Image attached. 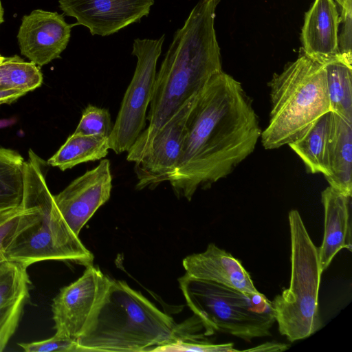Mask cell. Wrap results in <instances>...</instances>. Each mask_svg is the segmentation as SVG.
Listing matches in <instances>:
<instances>
[{
    "mask_svg": "<svg viewBox=\"0 0 352 352\" xmlns=\"http://www.w3.org/2000/svg\"><path fill=\"white\" fill-rule=\"evenodd\" d=\"M261 129L241 84L223 70L195 96L177 166L168 182L178 199L190 201L228 177L254 151Z\"/></svg>",
    "mask_w": 352,
    "mask_h": 352,
    "instance_id": "obj_1",
    "label": "cell"
},
{
    "mask_svg": "<svg viewBox=\"0 0 352 352\" xmlns=\"http://www.w3.org/2000/svg\"><path fill=\"white\" fill-rule=\"evenodd\" d=\"M221 0H199L184 24L174 34L156 73L148 126L127 151L126 160L141 158L159 129L209 79L222 70L220 47L214 28L216 9Z\"/></svg>",
    "mask_w": 352,
    "mask_h": 352,
    "instance_id": "obj_2",
    "label": "cell"
},
{
    "mask_svg": "<svg viewBox=\"0 0 352 352\" xmlns=\"http://www.w3.org/2000/svg\"><path fill=\"white\" fill-rule=\"evenodd\" d=\"M191 336L188 320L177 324L125 281L111 279L88 327L76 341L79 352H143L179 340L189 341Z\"/></svg>",
    "mask_w": 352,
    "mask_h": 352,
    "instance_id": "obj_3",
    "label": "cell"
},
{
    "mask_svg": "<svg viewBox=\"0 0 352 352\" xmlns=\"http://www.w3.org/2000/svg\"><path fill=\"white\" fill-rule=\"evenodd\" d=\"M46 162L30 150L23 169V199L34 208L30 220L17 232L5 252L6 261L28 267L42 261L93 265L94 256L61 215L45 180Z\"/></svg>",
    "mask_w": 352,
    "mask_h": 352,
    "instance_id": "obj_4",
    "label": "cell"
},
{
    "mask_svg": "<svg viewBox=\"0 0 352 352\" xmlns=\"http://www.w3.org/2000/svg\"><path fill=\"white\" fill-rule=\"evenodd\" d=\"M271 110L261 141L267 150L288 145L331 111L326 67L300 50L269 82Z\"/></svg>",
    "mask_w": 352,
    "mask_h": 352,
    "instance_id": "obj_5",
    "label": "cell"
},
{
    "mask_svg": "<svg viewBox=\"0 0 352 352\" xmlns=\"http://www.w3.org/2000/svg\"><path fill=\"white\" fill-rule=\"evenodd\" d=\"M178 282L187 305L210 335L217 331L249 342L271 336L274 311L260 292L246 293L186 273Z\"/></svg>",
    "mask_w": 352,
    "mask_h": 352,
    "instance_id": "obj_6",
    "label": "cell"
},
{
    "mask_svg": "<svg viewBox=\"0 0 352 352\" xmlns=\"http://www.w3.org/2000/svg\"><path fill=\"white\" fill-rule=\"evenodd\" d=\"M291 276L288 288L272 302L280 333L290 342L305 339L322 327L318 305L321 270L318 248L297 210L288 214Z\"/></svg>",
    "mask_w": 352,
    "mask_h": 352,
    "instance_id": "obj_7",
    "label": "cell"
},
{
    "mask_svg": "<svg viewBox=\"0 0 352 352\" xmlns=\"http://www.w3.org/2000/svg\"><path fill=\"white\" fill-rule=\"evenodd\" d=\"M164 39L163 34L158 38L133 41L131 54L137 58L135 69L109 138V149L116 154L127 152L145 128Z\"/></svg>",
    "mask_w": 352,
    "mask_h": 352,
    "instance_id": "obj_8",
    "label": "cell"
},
{
    "mask_svg": "<svg viewBox=\"0 0 352 352\" xmlns=\"http://www.w3.org/2000/svg\"><path fill=\"white\" fill-rule=\"evenodd\" d=\"M111 280L91 265L79 278L61 288L52 303L56 333L77 340L88 327Z\"/></svg>",
    "mask_w": 352,
    "mask_h": 352,
    "instance_id": "obj_9",
    "label": "cell"
},
{
    "mask_svg": "<svg viewBox=\"0 0 352 352\" xmlns=\"http://www.w3.org/2000/svg\"><path fill=\"white\" fill-rule=\"evenodd\" d=\"M195 96L159 129L144 155L134 162L137 190L154 189L168 181L174 173L182 154L186 122Z\"/></svg>",
    "mask_w": 352,
    "mask_h": 352,
    "instance_id": "obj_10",
    "label": "cell"
},
{
    "mask_svg": "<svg viewBox=\"0 0 352 352\" xmlns=\"http://www.w3.org/2000/svg\"><path fill=\"white\" fill-rule=\"evenodd\" d=\"M111 189L110 162L104 159L54 195V199L69 228L79 236L83 226L109 199Z\"/></svg>",
    "mask_w": 352,
    "mask_h": 352,
    "instance_id": "obj_11",
    "label": "cell"
},
{
    "mask_svg": "<svg viewBox=\"0 0 352 352\" xmlns=\"http://www.w3.org/2000/svg\"><path fill=\"white\" fill-rule=\"evenodd\" d=\"M64 14L92 35L115 34L148 16L154 0H58Z\"/></svg>",
    "mask_w": 352,
    "mask_h": 352,
    "instance_id": "obj_12",
    "label": "cell"
},
{
    "mask_svg": "<svg viewBox=\"0 0 352 352\" xmlns=\"http://www.w3.org/2000/svg\"><path fill=\"white\" fill-rule=\"evenodd\" d=\"M75 25L57 12L32 10L22 17L16 35L21 54L38 67L50 63L66 49Z\"/></svg>",
    "mask_w": 352,
    "mask_h": 352,
    "instance_id": "obj_13",
    "label": "cell"
},
{
    "mask_svg": "<svg viewBox=\"0 0 352 352\" xmlns=\"http://www.w3.org/2000/svg\"><path fill=\"white\" fill-rule=\"evenodd\" d=\"M339 14L334 0H314L305 14L300 50L324 65L336 62L347 65L339 50Z\"/></svg>",
    "mask_w": 352,
    "mask_h": 352,
    "instance_id": "obj_14",
    "label": "cell"
},
{
    "mask_svg": "<svg viewBox=\"0 0 352 352\" xmlns=\"http://www.w3.org/2000/svg\"><path fill=\"white\" fill-rule=\"evenodd\" d=\"M182 264L186 274L194 278L246 293L259 292L241 261L214 243H209L205 251L185 257Z\"/></svg>",
    "mask_w": 352,
    "mask_h": 352,
    "instance_id": "obj_15",
    "label": "cell"
},
{
    "mask_svg": "<svg viewBox=\"0 0 352 352\" xmlns=\"http://www.w3.org/2000/svg\"><path fill=\"white\" fill-rule=\"evenodd\" d=\"M351 197L330 186L321 192L324 221L323 238L318 252L322 272L327 269L340 250H352Z\"/></svg>",
    "mask_w": 352,
    "mask_h": 352,
    "instance_id": "obj_16",
    "label": "cell"
},
{
    "mask_svg": "<svg viewBox=\"0 0 352 352\" xmlns=\"http://www.w3.org/2000/svg\"><path fill=\"white\" fill-rule=\"evenodd\" d=\"M28 267L14 261L0 263V352L15 333L30 297Z\"/></svg>",
    "mask_w": 352,
    "mask_h": 352,
    "instance_id": "obj_17",
    "label": "cell"
},
{
    "mask_svg": "<svg viewBox=\"0 0 352 352\" xmlns=\"http://www.w3.org/2000/svg\"><path fill=\"white\" fill-rule=\"evenodd\" d=\"M329 186L352 196V121L332 112L329 141Z\"/></svg>",
    "mask_w": 352,
    "mask_h": 352,
    "instance_id": "obj_18",
    "label": "cell"
},
{
    "mask_svg": "<svg viewBox=\"0 0 352 352\" xmlns=\"http://www.w3.org/2000/svg\"><path fill=\"white\" fill-rule=\"evenodd\" d=\"M332 112L318 118L296 140L288 144L304 163L307 172L330 175L329 141Z\"/></svg>",
    "mask_w": 352,
    "mask_h": 352,
    "instance_id": "obj_19",
    "label": "cell"
},
{
    "mask_svg": "<svg viewBox=\"0 0 352 352\" xmlns=\"http://www.w3.org/2000/svg\"><path fill=\"white\" fill-rule=\"evenodd\" d=\"M109 138L74 133L47 164L64 171L74 166L100 160L109 153Z\"/></svg>",
    "mask_w": 352,
    "mask_h": 352,
    "instance_id": "obj_20",
    "label": "cell"
},
{
    "mask_svg": "<svg viewBox=\"0 0 352 352\" xmlns=\"http://www.w3.org/2000/svg\"><path fill=\"white\" fill-rule=\"evenodd\" d=\"M24 164L17 151L0 147V210L21 205Z\"/></svg>",
    "mask_w": 352,
    "mask_h": 352,
    "instance_id": "obj_21",
    "label": "cell"
},
{
    "mask_svg": "<svg viewBox=\"0 0 352 352\" xmlns=\"http://www.w3.org/2000/svg\"><path fill=\"white\" fill-rule=\"evenodd\" d=\"M325 67L331 111L352 121V66L336 62Z\"/></svg>",
    "mask_w": 352,
    "mask_h": 352,
    "instance_id": "obj_22",
    "label": "cell"
},
{
    "mask_svg": "<svg viewBox=\"0 0 352 352\" xmlns=\"http://www.w3.org/2000/svg\"><path fill=\"white\" fill-rule=\"evenodd\" d=\"M43 74L37 65L15 55L0 63V90H19L26 94L40 87Z\"/></svg>",
    "mask_w": 352,
    "mask_h": 352,
    "instance_id": "obj_23",
    "label": "cell"
},
{
    "mask_svg": "<svg viewBox=\"0 0 352 352\" xmlns=\"http://www.w3.org/2000/svg\"><path fill=\"white\" fill-rule=\"evenodd\" d=\"M34 213V208L23 199L19 206L0 210V263L6 261L5 252L8 246Z\"/></svg>",
    "mask_w": 352,
    "mask_h": 352,
    "instance_id": "obj_24",
    "label": "cell"
},
{
    "mask_svg": "<svg viewBox=\"0 0 352 352\" xmlns=\"http://www.w3.org/2000/svg\"><path fill=\"white\" fill-rule=\"evenodd\" d=\"M112 127L111 116L107 109L89 104L74 133L109 138Z\"/></svg>",
    "mask_w": 352,
    "mask_h": 352,
    "instance_id": "obj_25",
    "label": "cell"
},
{
    "mask_svg": "<svg viewBox=\"0 0 352 352\" xmlns=\"http://www.w3.org/2000/svg\"><path fill=\"white\" fill-rule=\"evenodd\" d=\"M339 14L338 45L344 61L352 66V0H334Z\"/></svg>",
    "mask_w": 352,
    "mask_h": 352,
    "instance_id": "obj_26",
    "label": "cell"
},
{
    "mask_svg": "<svg viewBox=\"0 0 352 352\" xmlns=\"http://www.w3.org/2000/svg\"><path fill=\"white\" fill-rule=\"evenodd\" d=\"M18 344L26 352H79L76 340L56 333L48 339Z\"/></svg>",
    "mask_w": 352,
    "mask_h": 352,
    "instance_id": "obj_27",
    "label": "cell"
},
{
    "mask_svg": "<svg viewBox=\"0 0 352 352\" xmlns=\"http://www.w3.org/2000/svg\"><path fill=\"white\" fill-rule=\"evenodd\" d=\"M155 351L232 352L240 351L233 343L214 344L179 340L157 348Z\"/></svg>",
    "mask_w": 352,
    "mask_h": 352,
    "instance_id": "obj_28",
    "label": "cell"
},
{
    "mask_svg": "<svg viewBox=\"0 0 352 352\" xmlns=\"http://www.w3.org/2000/svg\"><path fill=\"white\" fill-rule=\"evenodd\" d=\"M25 94V92L19 90H0V105L10 104Z\"/></svg>",
    "mask_w": 352,
    "mask_h": 352,
    "instance_id": "obj_29",
    "label": "cell"
},
{
    "mask_svg": "<svg viewBox=\"0 0 352 352\" xmlns=\"http://www.w3.org/2000/svg\"><path fill=\"white\" fill-rule=\"evenodd\" d=\"M287 345L276 342H267L261 345L257 346L254 349H245L243 351H285L287 349Z\"/></svg>",
    "mask_w": 352,
    "mask_h": 352,
    "instance_id": "obj_30",
    "label": "cell"
},
{
    "mask_svg": "<svg viewBox=\"0 0 352 352\" xmlns=\"http://www.w3.org/2000/svg\"><path fill=\"white\" fill-rule=\"evenodd\" d=\"M14 122L12 120H0V129L8 126Z\"/></svg>",
    "mask_w": 352,
    "mask_h": 352,
    "instance_id": "obj_31",
    "label": "cell"
},
{
    "mask_svg": "<svg viewBox=\"0 0 352 352\" xmlns=\"http://www.w3.org/2000/svg\"><path fill=\"white\" fill-rule=\"evenodd\" d=\"M4 21V9L0 0V26Z\"/></svg>",
    "mask_w": 352,
    "mask_h": 352,
    "instance_id": "obj_32",
    "label": "cell"
},
{
    "mask_svg": "<svg viewBox=\"0 0 352 352\" xmlns=\"http://www.w3.org/2000/svg\"><path fill=\"white\" fill-rule=\"evenodd\" d=\"M5 59V57L0 54V63Z\"/></svg>",
    "mask_w": 352,
    "mask_h": 352,
    "instance_id": "obj_33",
    "label": "cell"
},
{
    "mask_svg": "<svg viewBox=\"0 0 352 352\" xmlns=\"http://www.w3.org/2000/svg\"><path fill=\"white\" fill-rule=\"evenodd\" d=\"M195 318H196V317H195ZM197 320H198V319H197ZM198 321H199V320H198ZM199 323H200V322H199ZM200 324H201V323H200ZM201 328H202V327H201ZM201 338H202V333H201ZM200 340H199V341H200ZM198 342H199V341H198Z\"/></svg>",
    "mask_w": 352,
    "mask_h": 352,
    "instance_id": "obj_34",
    "label": "cell"
}]
</instances>
